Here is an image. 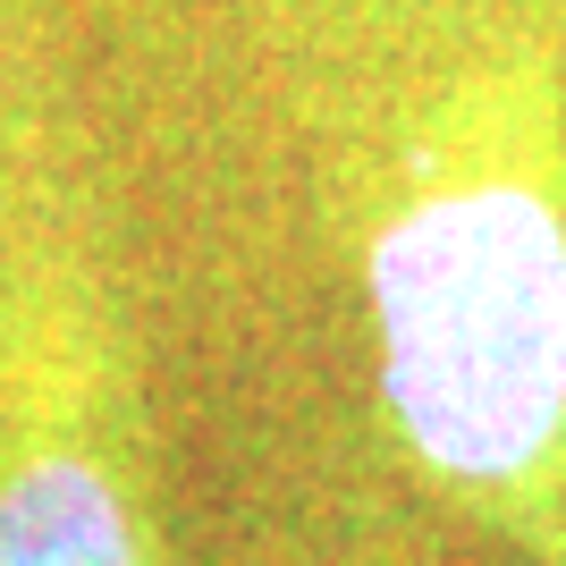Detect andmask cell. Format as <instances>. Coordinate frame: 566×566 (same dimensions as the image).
<instances>
[{
	"label": "cell",
	"mask_w": 566,
	"mask_h": 566,
	"mask_svg": "<svg viewBox=\"0 0 566 566\" xmlns=\"http://www.w3.org/2000/svg\"><path fill=\"white\" fill-rule=\"evenodd\" d=\"M313 102L406 465L566 566V0H338Z\"/></svg>",
	"instance_id": "cell-1"
},
{
	"label": "cell",
	"mask_w": 566,
	"mask_h": 566,
	"mask_svg": "<svg viewBox=\"0 0 566 566\" xmlns=\"http://www.w3.org/2000/svg\"><path fill=\"white\" fill-rule=\"evenodd\" d=\"M0 566H161L136 355L34 0H0Z\"/></svg>",
	"instance_id": "cell-2"
}]
</instances>
